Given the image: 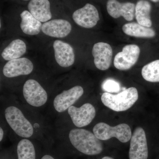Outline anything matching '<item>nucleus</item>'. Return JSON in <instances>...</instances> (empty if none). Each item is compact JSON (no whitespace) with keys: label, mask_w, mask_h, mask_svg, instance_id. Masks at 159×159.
<instances>
[{"label":"nucleus","mask_w":159,"mask_h":159,"mask_svg":"<svg viewBox=\"0 0 159 159\" xmlns=\"http://www.w3.org/2000/svg\"><path fill=\"white\" fill-rule=\"evenodd\" d=\"M93 131L98 139L102 141L116 138L120 142L126 143L129 141L132 137L130 127L125 123L111 126L104 122H99L94 126Z\"/></svg>","instance_id":"7ed1b4c3"},{"label":"nucleus","mask_w":159,"mask_h":159,"mask_svg":"<svg viewBox=\"0 0 159 159\" xmlns=\"http://www.w3.org/2000/svg\"><path fill=\"white\" fill-rule=\"evenodd\" d=\"M5 117L9 125L18 135L28 138L33 135V126L17 107H7L5 110Z\"/></svg>","instance_id":"20e7f679"},{"label":"nucleus","mask_w":159,"mask_h":159,"mask_svg":"<svg viewBox=\"0 0 159 159\" xmlns=\"http://www.w3.org/2000/svg\"><path fill=\"white\" fill-rule=\"evenodd\" d=\"M18 159H35V152L32 142L24 139L19 142L17 147Z\"/></svg>","instance_id":"4be33fe9"},{"label":"nucleus","mask_w":159,"mask_h":159,"mask_svg":"<svg viewBox=\"0 0 159 159\" xmlns=\"http://www.w3.org/2000/svg\"><path fill=\"white\" fill-rule=\"evenodd\" d=\"M123 32L128 36L141 38H152L156 35L151 28L142 25L138 23H126L122 27Z\"/></svg>","instance_id":"a211bd4d"},{"label":"nucleus","mask_w":159,"mask_h":159,"mask_svg":"<svg viewBox=\"0 0 159 159\" xmlns=\"http://www.w3.org/2000/svg\"><path fill=\"white\" fill-rule=\"evenodd\" d=\"M72 122L77 127H82L89 125L96 116V111L93 106L86 103L79 108L70 107L68 109Z\"/></svg>","instance_id":"1a4fd4ad"},{"label":"nucleus","mask_w":159,"mask_h":159,"mask_svg":"<svg viewBox=\"0 0 159 159\" xmlns=\"http://www.w3.org/2000/svg\"><path fill=\"white\" fill-rule=\"evenodd\" d=\"M72 30L71 24L66 20L54 19L43 24V33L51 37L64 38L69 35Z\"/></svg>","instance_id":"2eb2a0df"},{"label":"nucleus","mask_w":159,"mask_h":159,"mask_svg":"<svg viewBox=\"0 0 159 159\" xmlns=\"http://www.w3.org/2000/svg\"><path fill=\"white\" fill-rule=\"evenodd\" d=\"M26 44L22 40L16 39L12 41L2 52V56L6 61L20 58L26 53Z\"/></svg>","instance_id":"aec40b11"},{"label":"nucleus","mask_w":159,"mask_h":159,"mask_svg":"<svg viewBox=\"0 0 159 159\" xmlns=\"http://www.w3.org/2000/svg\"><path fill=\"white\" fill-rule=\"evenodd\" d=\"M72 16L78 25L85 29L93 28L100 19L98 10L89 3H87L82 8L76 10Z\"/></svg>","instance_id":"6e6552de"},{"label":"nucleus","mask_w":159,"mask_h":159,"mask_svg":"<svg viewBox=\"0 0 159 159\" xmlns=\"http://www.w3.org/2000/svg\"><path fill=\"white\" fill-rule=\"evenodd\" d=\"M34 68L33 63L26 57L9 61L4 66L3 73L6 77L11 78L31 74Z\"/></svg>","instance_id":"f8f14e48"},{"label":"nucleus","mask_w":159,"mask_h":159,"mask_svg":"<svg viewBox=\"0 0 159 159\" xmlns=\"http://www.w3.org/2000/svg\"><path fill=\"white\" fill-rule=\"evenodd\" d=\"M55 60L62 67L73 65L75 61L74 49L70 45L60 40H56L53 44Z\"/></svg>","instance_id":"4468645a"},{"label":"nucleus","mask_w":159,"mask_h":159,"mask_svg":"<svg viewBox=\"0 0 159 159\" xmlns=\"http://www.w3.org/2000/svg\"><path fill=\"white\" fill-rule=\"evenodd\" d=\"M102 159H114L112 157H104L102 158Z\"/></svg>","instance_id":"a878e982"},{"label":"nucleus","mask_w":159,"mask_h":159,"mask_svg":"<svg viewBox=\"0 0 159 159\" xmlns=\"http://www.w3.org/2000/svg\"><path fill=\"white\" fill-rule=\"evenodd\" d=\"M151 4L147 0H139L136 5L135 10V16L137 23L145 27L151 28Z\"/></svg>","instance_id":"6ab92c4d"},{"label":"nucleus","mask_w":159,"mask_h":159,"mask_svg":"<svg viewBox=\"0 0 159 159\" xmlns=\"http://www.w3.org/2000/svg\"><path fill=\"white\" fill-rule=\"evenodd\" d=\"M23 95L28 103L32 106L39 107L45 104L48 94L39 83L30 79L25 83L23 87Z\"/></svg>","instance_id":"423d86ee"},{"label":"nucleus","mask_w":159,"mask_h":159,"mask_svg":"<svg viewBox=\"0 0 159 159\" xmlns=\"http://www.w3.org/2000/svg\"><path fill=\"white\" fill-rule=\"evenodd\" d=\"M102 88L107 93H117L120 90V86L115 80H107L102 84Z\"/></svg>","instance_id":"5701e85b"},{"label":"nucleus","mask_w":159,"mask_h":159,"mask_svg":"<svg viewBox=\"0 0 159 159\" xmlns=\"http://www.w3.org/2000/svg\"><path fill=\"white\" fill-rule=\"evenodd\" d=\"M150 1L154 3L159 2V0H150Z\"/></svg>","instance_id":"bb28decb"},{"label":"nucleus","mask_w":159,"mask_h":159,"mask_svg":"<svg viewBox=\"0 0 159 159\" xmlns=\"http://www.w3.org/2000/svg\"><path fill=\"white\" fill-rule=\"evenodd\" d=\"M69 139L72 145L77 150L87 155H96L103 150L102 143L89 131L74 129L70 131Z\"/></svg>","instance_id":"f257e3e1"},{"label":"nucleus","mask_w":159,"mask_h":159,"mask_svg":"<svg viewBox=\"0 0 159 159\" xmlns=\"http://www.w3.org/2000/svg\"><path fill=\"white\" fill-rule=\"evenodd\" d=\"M3 135H4V132L2 129L0 128V141H2L3 139Z\"/></svg>","instance_id":"b1692460"},{"label":"nucleus","mask_w":159,"mask_h":159,"mask_svg":"<svg viewBox=\"0 0 159 159\" xmlns=\"http://www.w3.org/2000/svg\"><path fill=\"white\" fill-rule=\"evenodd\" d=\"M94 64L100 70H106L110 67L113 57V50L110 45L106 43L95 44L92 50Z\"/></svg>","instance_id":"9d476101"},{"label":"nucleus","mask_w":159,"mask_h":159,"mask_svg":"<svg viewBox=\"0 0 159 159\" xmlns=\"http://www.w3.org/2000/svg\"><path fill=\"white\" fill-rule=\"evenodd\" d=\"M139 98L138 90L130 87L116 94L103 93L101 101L107 107L116 111H123L131 107Z\"/></svg>","instance_id":"f03ea898"},{"label":"nucleus","mask_w":159,"mask_h":159,"mask_svg":"<svg viewBox=\"0 0 159 159\" xmlns=\"http://www.w3.org/2000/svg\"><path fill=\"white\" fill-rule=\"evenodd\" d=\"M129 147V159H147L148 147L145 130L141 127H137L131 138Z\"/></svg>","instance_id":"0eeeda50"},{"label":"nucleus","mask_w":159,"mask_h":159,"mask_svg":"<svg viewBox=\"0 0 159 159\" xmlns=\"http://www.w3.org/2000/svg\"><path fill=\"white\" fill-rule=\"evenodd\" d=\"M41 159H54L53 157L50 155H45Z\"/></svg>","instance_id":"393cba45"},{"label":"nucleus","mask_w":159,"mask_h":159,"mask_svg":"<svg viewBox=\"0 0 159 159\" xmlns=\"http://www.w3.org/2000/svg\"><path fill=\"white\" fill-rule=\"evenodd\" d=\"M140 52V48L137 45H126L114 57V66L120 70H129L138 61Z\"/></svg>","instance_id":"39448f33"},{"label":"nucleus","mask_w":159,"mask_h":159,"mask_svg":"<svg viewBox=\"0 0 159 159\" xmlns=\"http://www.w3.org/2000/svg\"><path fill=\"white\" fill-rule=\"evenodd\" d=\"M21 22L20 27L24 33L34 35L39 34L42 29L41 22L40 21L28 10H25L20 14Z\"/></svg>","instance_id":"f3484780"},{"label":"nucleus","mask_w":159,"mask_h":159,"mask_svg":"<svg viewBox=\"0 0 159 159\" xmlns=\"http://www.w3.org/2000/svg\"><path fill=\"white\" fill-rule=\"evenodd\" d=\"M83 93V88L79 85L74 86L68 90L64 91L54 98V108L58 112L65 111L77 102Z\"/></svg>","instance_id":"9b49d317"},{"label":"nucleus","mask_w":159,"mask_h":159,"mask_svg":"<svg viewBox=\"0 0 159 159\" xmlns=\"http://www.w3.org/2000/svg\"><path fill=\"white\" fill-rule=\"evenodd\" d=\"M28 8L29 12L40 21L46 22L52 18L49 0H30Z\"/></svg>","instance_id":"dca6fc26"},{"label":"nucleus","mask_w":159,"mask_h":159,"mask_svg":"<svg viewBox=\"0 0 159 159\" xmlns=\"http://www.w3.org/2000/svg\"><path fill=\"white\" fill-rule=\"evenodd\" d=\"M135 6L133 3H121L117 0H108L107 10L109 15L115 19L123 17L126 20L131 21L135 16Z\"/></svg>","instance_id":"ddd939ff"},{"label":"nucleus","mask_w":159,"mask_h":159,"mask_svg":"<svg viewBox=\"0 0 159 159\" xmlns=\"http://www.w3.org/2000/svg\"><path fill=\"white\" fill-rule=\"evenodd\" d=\"M142 77L149 82L159 83V60L153 61L144 66L142 70Z\"/></svg>","instance_id":"412c9836"},{"label":"nucleus","mask_w":159,"mask_h":159,"mask_svg":"<svg viewBox=\"0 0 159 159\" xmlns=\"http://www.w3.org/2000/svg\"><path fill=\"white\" fill-rule=\"evenodd\" d=\"M24 1H28V0H24Z\"/></svg>","instance_id":"cd10ccee"}]
</instances>
